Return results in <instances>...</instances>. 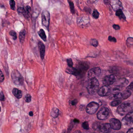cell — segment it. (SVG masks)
<instances>
[{"label": "cell", "instance_id": "obj_1", "mask_svg": "<svg viewBox=\"0 0 133 133\" xmlns=\"http://www.w3.org/2000/svg\"><path fill=\"white\" fill-rule=\"evenodd\" d=\"M100 83L96 78L89 79L87 86V91L89 94L94 95L98 92Z\"/></svg>", "mask_w": 133, "mask_h": 133}, {"label": "cell", "instance_id": "obj_2", "mask_svg": "<svg viewBox=\"0 0 133 133\" xmlns=\"http://www.w3.org/2000/svg\"><path fill=\"white\" fill-rule=\"evenodd\" d=\"M93 128L99 133H109L111 130L109 123H103L99 122H94L93 125Z\"/></svg>", "mask_w": 133, "mask_h": 133}, {"label": "cell", "instance_id": "obj_3", "mask_svg": "<svg viewBox=\"0 0 133 133\" xmlns=\"http://www.w3.org/2000/svg\"><path fill=\"white\" fill-rule=\"evenodd\" d=\"M131 111H132L131 104L127 102H125L121 104L117 109V113L121 116L126 115Z\"/></svg>", "mask_w": 133, "mask_h": 133}, {"label": "cell", "instance_id": "obj_4", "mask_svg": "<svg viewBox=\"0 0 133 133\" xmlns=\"http://www.w3.org/2000/svg\"><path fill=\"white\" fill-rule=\"evenodd\" d=\"M11 77L13 82L16 85L21 86L23 84V77L17 70L13 71L11 73Z\"/></svg>", "mask_w": 133, "mask_h": 133}, {"label": "cell", "instance_id": "obj_5", "mask_svg": "<svg viewBox=\"0 0 133 133\" xmlns=\"http://www.w3.org/2000/svg\"><path fill=\"white\" fill-rule=\"evenodd\" d=\"M50 13L47 10H44L41 14V21L42 25L48 30L50 21Z\"/></svg>", "mask_w": 133, "mask_h": 133}, {"label": "cell", "instance_id": "obj_6", "mask_svg": "<svg viewBox=\"0 0 133 133\" xmlns=\"http://www.w3.org/2000/svg\"><path fill=\"white\" fill-rule=\"evenodd\" d=\"M99 107L98 104L94 102H92L87 105L86 108V111L89 114H94L97 111Z\"/></svg>", "mask_w": 133, "mask_h": 133}, {"label": "cell", "instance_id": "obj_7", "mask_svg": "<svg viewBox=\"0 0 133 133\" xmlns=\"http://www.w3.org/2000/svg\"><path fill=\"white\" fill-rule=\"evenodd\" d=\"M109 114V110L105 107L102 108L97 114L98 119L100 120H104L108 118Z\"/></svg>", "mask_w": 133, "mask_h": 133}, {"label": "cell", "instance_id": "obj_8", "mask_svg": "<svg viewBox=\"0 0 133 133\" xmlns=\"http://www.w3.org/2000/svg\"><path fill=\"white\" fill-rule=\"evenodd\" d=\"M101 70L98 67H96L91 69L89 71L88 73V76L89 79H90L96 78L100 75Z\"/></svg>", "mask_w": 133, "mask_h": 133}, {"label": "cell", "instance_id": "obj_9", "mask_svg": "<svg viewBox=\"0 0 133 133\" xmlns=\"http://www.w3.org/2000/svg\"><path fill=\"white\" fill-rule=\"evenodd\" d=\"M133 113L131 111L130 113H128L122 120V123L125 126H129L133 122Z\"/></svg>", "mask_w": 133, "mask_h": 133}, {"label": "cell", "instance_id": "obj_10", "mask_svg": "<svg viewBox=\"0 0 133 133\" xmlns=\"http://www.w3.org/2000/svg\"><path fill=\"white\" fill-rule=\"evenodd\" d=\"M116 78L114 75L111 74L107 75L104 77V78L103 79L102 82L103 85L108 86L113 84L116 82Z\"/></svg>", "mask_w": 133, "mask_h": 133}, {"label": "cell", "instance_id": "obj_11", "mask_svg": "<svg viewBox=\"0 0 133 133\" xmlns=\"http://www.w3.org/2000/svg\"><path fill=\"white\" fill-rule=\"evenodd\" d=\"M110 125L113 130H118L121 128V124L120 121L115 118H112L110 120Z\"/></svg>", "mask_w": 133, "mask_h": 133}, {"label": "cell", "instance_id": "obj_12", "mask_svg": "<svg viewBox=\"0 0 133 133\" xmlns=\"http://www.w3.org/2000/svg\"><path fill=\"white\" fill-rule=\"evenodd\" d=\"M111 90L110 88L107 86H103L98 90L99 95L101 96H107L110 94Z\"/></svg>", "mask_w": 133, "mask_h": 133}, {"label": "cell", "instance_id": "obj_13", "mask_svg": "<svg viewBox=\"0 0 133 133\" xmlns=\"http://www.w3.org/2000/svg\"><path fill=\"white\" fill-rule=\"evenodd\" d=\"M111 5L114 11L123 8L122 4L119 0H111Z\"/></svg>", "mask_w": 133, "mask_h": 133}, {"label": "cell", "instance_id": "obj_14", "mask_svg": "<svg viewBox=\"0 0 133 133\" xmlns=\"http://www.w3.org/2000/svg\"><path fill=\"white\" fill-rule=\"evenodd\" d=\"M128 83V81L126 79L123 78L119 79V81H118V83H117L116 88H115L114 90L118 91L119 90V89L120 88L121 89V88L124 87L125 86L127 85Z\"/></svg>", "mask_w": 133, "mask_h": 133}, {"label": "cell", "instance_id": "obj_15", "mask_svg": "<svg viewBox=\"0 0 133 133\" xmlns=\"http://www.w3.org/2000/svg\"><path fill=\"white\" fill-rule=\"evenodd\" d=\"M38 47L40 50V55L41 59L43 60L45 57V47L44 44L41 41H39L38 43Z\"/></svg>", "mask_w": 133, "mask_h": 133}, {"label": "cell", "instance_id": "obj_16", "mask_svg": "<svg viewBox=\"0 0 133 133\" xmlns=\"http://www.w3.org/2000/svg\"><path fill=\"white\" fill-rule=\"evenodd\" d=\"M116 15L120 20H126V17L124 14L122 9H119L116 11Z\"/></svg>", "mask_w": 133, "mask_h": 133}, {"label": "cell", "instance_id": "obj_17", "mask_svg": "<svg viewBox=\"0 0 133 133\" xmlns=\"http://www.w3.org/2000/svg\"><path fill=\"white\" fill-rule=\"evenodd\" d=\"M12 93L18 99L21 98L22 96V92L18 89L14 88L12 91Z\"/></svg>", "mask_w": 133, "mask_h": 133}, {"label": "cell", "instance_id": "obj_18", "mask_svg": "<svg viewBox=\"0 0 133 133\" xmlns=\"http://www.w3.org/2000/svg\"><path fill=\"white\" fill-rule=\"evenodd\" d=\"M122 98H123L122 93L117 92L111 95L109 97V98L111 100H117V99L122 100Z\"/></svg>", "mask_w": 133, "mask_h": 133}, {"label": "cell", "instance_id": "obj_19", "mask_svg": "<svg viewBox=\"0 0 133 133\" xmlns=\"http://www.w3.org/2000/svg\"><path fill=\"white\" fill-rule=\"evenodd\" d=\"M17 11L18 14L23 15L25 18H27L28 16V13H27L25 9L24 8L20 7L18 9Z\"/></svg>", "mask_w": 133, "mask_h": 133}, {"label": "cell", "instance_id": "obj_20", "mask_svg": "<svg viewBox=\"0 0 133 133\" xmlns=\"http://www.w3.org/2000/svg\"><path fill=\"white\" fill-rule=\"evenodd\" d=\"M38 33L39 36L41 38V39L43 41L46 42V36L44 30L43 29H41Z\"/></svg>", "mask_w": 133, "mask_h": 133}, {"label": "cell", "instance_id": "obj_21", "mask_svg": "<svg viewBox=\"0 0 133 133\" xmlns=\"http://www.w3.org/2000/svg\"><path fill=\"white\" fill-rule=\"evenodd\" d=\"M59 114V110L57 108L52 109L51 112V115L54 118H56Z\"/></svg>", "mask_w": 133, "mask_h": 133}, {"label": "cell", "instance_id": "obj_22", "mask_svg": "<svg viewBox=\"0 0 133 133\" xmlns=\"http://www.w3.org/2000/svg\"><path fill=\"white\" fill-rule=\"evenodd\" d=\"M122 93V94H123L122 100H125V99H127L128 97L130 96L131 94L130 91L126 90Z\"/></svg>", "mask_w": 133, "mask_h": 133}, {"label": "cell", "instance_id": "obj_23", "mask_svg": "<svg viewBox=\"0 0 133 133\" xmlns=\"http://www.w3.org/2000/svg\"><path fill=\"white\" fill-rule=\"evenodd\" d=\"M25 34L26 32L25 30H23L20 32L19 34V39L21 43H22L24 42L25 37Z\"/></svg>", "mask_w": 133, "mask_h": 133}, {"label": "cell", "instance_id": "obj_24", "mask_svg": "<svg viewBox=\"0 0 133 133\" xmlns=\"http://www.w3.org/2000/svg\"><path fill=\"white\" fill-rule=\"evenodd\" d=\"M67 1H68L69 4L71 12L72 14H75V10L74 4H73L71 0H67Z\"/></svg>", "mask_w": 133, "mask_h": 133}, {"label": "cell", "instance_id": "obj_25", "mask_svg": "<svg viewBox=\"0 0 133 133\" xmlns=\"http://www.w3.org/2000/svg\"><path fill=\"white\" fill-rule=\"evenodd\" d=\"M121 101L120 100H116L112 102L110 104V105L112 107H116L119 106V104H121Z\"/></svg>", "mask_w": 133, "mask_h": 133}, {"label": "cell", "instance_id": "obj_26", "mask_svg": "<svg viewBox=\"0 0 133 133\" xmlns=\"http://www.w3.org/2000/svg\"><path fill=\"white\" fill-rule=\"evenodd\" d=\"M99 13L96 9L94 10L93 11V13H92V16L94 18L96 19H98L99 17Z\"/></svg>", "mask_w": 133, "mask_h": 133}, {"label": "cell", "instance_id": "obj_27", "mask_svg": "<svg viewBox=\"0 0 133 133\" xmlns=\"http://www.w3.org/2000/svg\"><path fill=\"white\" fill-rule=\"evenodd\" d=\"M90 44H91V45L93 46L94 47H96L98 45V43L97 40L96 39H91V41H90Z\"/></svg>", "mask_w": 133, "mask_h": 133}, {"label": "cell", "instance_id": "obj_28", "mask_svg": "<svg viewBox=\"0 0 133 133\" xmlns=\"http://www.w3.org/2000/svg\"><path fill=\"white\" fill-rule=\"evenodd\" d=\"M82 126L84 129L86 130H89V127L88 122V121H84L82 124Z\"/></svg>", "mask_w": 133, "mask_h": 133}, {"label": "cell", "instance_id": "obj_29", "mask_svg": "<svg viewBox=\"0 0 133 133\" xmlns=\"http://www.w3.org/2000/svg\"><path fill=\"white\" fill-rule=\"evenodd\" d=\"M10 35H11L13 39L14 40H15L17 39V35H16V33L15 31L11 30L10 32Z\"/></svg>", "mask_w": 133, "mask_h": 133}, {"label": "cell", "instance_id": "obj_30", "mask_svg": "<svg viewBox=\"0 0 133 133\" xmlns=\"http://www.w3.org/2000/svg\"><path fill=\"white\" fill-rule=\"evenodd\" d=\"M10 5L11 10H14L15 6V2L14 0H10Z\"/></svg>", "mask_w": 133, "mask_h": 133}, {"label": "cell", "instance_id": "obj_31", "mask_svg": "<svg viewBox=\"0 0 133 133\" xmlns=\"http://www.w3.org/2000/svg\"><path fill=\"white\" fill-rule=\"evenodd\" d=\"M67 61L68 66L69 68L73 67V61L71 58H68V59H67Z\"/></svg>", "mask_w": 133, "mask_h": 133}, {"label": "cell", "instance_id": "obj_32", "mask_svg": "<svg viewBox=\"0 0 133 133\" xmlns=\"http://www.w3.org/2000/svg\"><path fill=\"white\" fill-rule=\"evenodd\" d=\"M25 100L27 103H29L31 101V96L29 94H27L25 96Z\"/></svg>", "mask_w": 133, "mask_h": 133}, {"label": "cell", "instance_id": "obj_33", "mask_svg": "<svg viewBox=\"0 0 133 133\" xmlns=\"http://www.w3.org/2000/svg\"><path fill=\"white\" fill-rule=\"evenodd\" d=\"M74 123H75L73 122V121H71V122L70 123V125L69 126L68 128V132H70V131H71V130H72L73 127V126H74Z\"/></svg>", "mask_w": 133, "mask_h": 133}, {"label": "cell", "instance_id": "obj_34", "mask_svg": "<svg viewBox=\"0 0 133 133\" xmlns=\"http://www.w3.org/2000/svg\"><path fill=\"white\" fill-rule=\"evenodd\" d=\"M4 80V76L1 70H0V82H3Z\"/></svg>", "mask_w": 133, "mask_h": 133}, {"label": "cell", "instance_id": "obj_35", "mask_svg": "<svg viewBox=\"0 0 133 133\" xmlns=\"http://www.w3.org/2000/svg\"><path fill=\"white\" fill-rule=\"evenodd\" d=\"M108 40L111 42H114L116 43V39L114 37H112L111 36H109L108 37Z\"/></svg>", "mask_w": 133, "mask_h": 133}, {"label": "cell", "instance_id": "obj_36", "mask_svg": "<svg viewBox=\"0 0 133 133\" xmlns=\"http://www.w3.org/2000/svg\"><path fill=\"white\" fill-rule=\"evenodd\" d=\"M4 100H5V97L3 93V92H0V101H3Z\"/></svg>", "mask_w": 133, "mask_h": 133}, {"label": "cell", "instance_id": "obj_37", "mask_svg": "<svg viewBox=\"0 0 133 133\" xmlns=\"http://www.w3.org/2000/svg\"><path fill=\"white\" fill-rule=\"evenodd\" d=\"M104 4L107 6L111 5V0H103Z\"/></svg>", "mask_w": 133, "mask_h": 133}, {"label": "cell", "instance_id": "obj_38", "mask_svg": "<svg viewBox=\"0 0 133 133\" xmlns=\"http://www.w3.org/2000/svg\"><path fill=\"white\" fill-rule=\"evenodd\" d=\"M113 27L114 29H115L116 30H118L120 29V26L119 25H116V24H114Z\"/></svg>", "mask_w": 133, "mask_h": 133}, {"label": "cell", "instance_id": "obj_39", "mask_svg": "<svg viewBox=\"0 0 133 133\" xmlns=\"http://www.w3.org/2000/svg\"><path fill=\"white\" fill-rule=\"evenodd\" d=\"M77 103H78V101H77V99H74V100L71 101V104L72 106H75L77 104Z\"/></svg>", "mask_w": 133, "mask_h": 133}, {"label": "cell", "instance_id": "obj_40", "mask_svg": "<svg viewBox=\"0 0 133 133\" xmlns=\"http://www.w3.org/2000/svg\"><path fill=\"white\" fill-rule=\"evenodd\" d=\"M133 82H131V83L130 84V85L128 86V87H127L126 88V90H128L130 91L131 90H132V89H133Z\"/></svg>", "mask_w": 133, "mask_h": 133}, {"label": "cell", "instance_id": "obj_41", "mask_svg": "<svg viewBox=\"0 0 133 133\" xmlns=\"http://www.w3.org/2000/svg\"><path fill=\"white\" fill-rule=\"evenodd\" d=\"M25 9L27 13H28V14L30 13V11L31 10V7H30V6H28L25 7Z\"/></svg>", "mask_w": 133, "mask_h": 133}, {"label": "cell", "instance_id": "obj_42", "mask_svg": "<svg viewBox=\"0 0 133 133\" xmlns=\"http://www.w3.org/2000/svg\"><path fill=\"white\" fill-rule=\"evenodd\" d=\"M126 133H133V128H130L127 131Z\"/></svg>", "mask_w": 133, "mask_h": 133}, {"label": "cell", "instance_id": "obj_43", "mask_svg": "<svg viewBox=\"0 0 133 133\" xmlns=\"http://www.w3.org/2000/svg\"><path fill=\"white\" fill-rule=\"evenodd\" d=\"M73 121L75 123H79L80 122L79 120H78V119H73Z\"/></svg>", "mask_w": 133, "mask_h": 133}, {"label": "cell", "instance_id": "obj_44", "mask_svg": "<svg viewBox=\"0 0 133 133\" xmlns=\"http://www.w3.org/2000/svg\"><path fill=\"white\" fill-rule=\"evenodd\" d=\"M89 2H90V3H94L95 2H96L97 0H89Z\"/></svg>", "mask_w": 133, "mask_h": 133}, {"label": "cell", "instance_id": "obj_45", "mask_svg": "<svg viewBox=\"0 0 133 133\" xmlns=\"http://www.w3.org/2000/svg\"><path fill=\"white\" fill-rule=\"evenodd\" d=\"M29 115L30 116H33V113L32 111H30L29 113Z\"/></svg>", "mask_w": 133, "mask_h": 133}, {"label": "cell", "instance_id": "obj_46", "mask_svg": "<svg viewBox=\"0 0 133 133\" xmlns=\"http://www.w3.org/2000/svg\"><path fill=\"white\" fill-rule=\"evenodd\" d=\"M73 133H81V132L79 130H76L74 131Z\"/></svg>", "mask_w": 133, "mask_h": 133}, {"label": "cell", "instance_id": "obj_47", "mask_svg": "<svg viewBox=\"0 0 133 133\" xmlns=\"http://www.w3.org/2000/svg\"><path fill=\"white\" fill-rule=\"evenodd\" d=\"M1 111V108L0 107V111Z\"/></svg>", "mask_w": 133, "mask_h": 133}]
</instances>
